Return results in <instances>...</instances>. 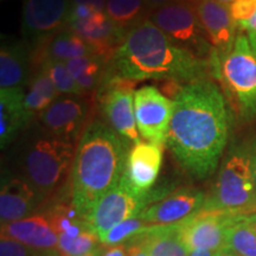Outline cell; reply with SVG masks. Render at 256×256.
Here are the masks:
<instances>
[{"label": "cell", "instance_id": "f6af8a7d", "mask_svg": "<svg viewBox=\"0 0 256 256\" xmlns=\"http://www.w3.org/2000/svg\"><path fill=\"white\" fill-rule=\"evenodd\" d=\"M217 2H220V4H222V5L228 6V8H229V6L234 2V0H217Z\"/></svg>", "mask_w": 256, "mask_h": 256}, {"label": "cell", "instance_id": "f1b7e54d", "mask_svg": "<svg viewBox=\"0 0 256 256\" xmlns=\"http://www.w3.org/2000/svg\"><path fill=\"white\" fill-rule=\"evenodd\" d=\"M152 226H153L147 223L139 214L138 216H134L132 218L124 220V222L112 228L104 238H101V243L107 247L126 243L133 238H136V236L148 232Z\"/></svg>", "mask_w": 256, "mask_h": 256}, {"label": "cell", "instance_id": "ffe728a7", "mask_svg": "<svg viewBox=\"0 0 256 256\" xmlns=\"http://www.w3.org/2000/svg\"><path fill=\"white\" fill-rule=\"evenodd\" d=\"M24 89H0V146L4 150L30 124L24 106Z\"/></svg>", "mask_w": 256, "mask_h": 256}, {"label": "cell", "instance_id": "ee69618b", "mask_svg": "<svg viewBox=\"0 0 256 256\" xmlns=\"http://www.w3.org/2000/svg\"><path fill=\"white\" fill-rule=\"evenodd\" d=\"M248 38H249V42H250V46L252 48V50H254L255 56H256V37H248Z\"/></svg>", "mask_w": 256, "mask_h": 256}, {"label": "cell", "instance_id": "e575fe53", "mask_svg": "<svg viewBox=\"0 0 256 256\" xmlns=\"http://www.w3.org/2000/svg\"><path fill=\"white\" fill-rule=\"evenodd\" d=\"M72 5H86L98 11L106 12V2L107 0H70Z\"/></svg>", "mask_w": 256, "mask_h": 256}, {"label": "cell", "instance_id": "60d3db41", "mask_svg": "<svg viewBox=\"0 0 256 256\" xmlns=\"http://www.w3.org/2000/svg\"><path fill=\"white\" fill-rule=\"evenodd\" d=\"M104 248H106V246L101 244V246H98V248L92 249V252H87V254H84L82 256H102V254H104Z\"/></svg>", "mask_w": 256, "mask_h": 256}, {"label": "cell", "instance_id": "484cf974", "mask_svg": "<svg viewBox=\"0 0 256 256\" xmlns=\"http://www.w3.org/2000/svg\"><path fill=\"white\" fill-rule=\"evenodd\" d=\"M104 58L98 55H88L66 60L69 72L78 87L87 94L100 83Z\"/></svg>", "mask_w": 256, "mask_h": 256}, {"label": "cell", "instance_id": "9c48e42d", "mask_svg": "<svg viewBox=\"0 0 256 256\" xmlns=\"http://www.w3.org/2000/svg\"><path fill=\"white\" fill-rule=\"evenodd\" d=\"M98 98L107 124L128 145L142 142L134 113L136 82L115 75L106 78Z\"/></svg>", "mask_w": 256, "mask_h": 256}, {"label": "cell", "instance_id": "83f0119b", "mask_svg": "<svg viewBox=\"0 0 256 256\" xmlns=\"http://www.w3.org/2000/svg\"><path fill=\"white\" fill-rule=\"evenodd\" d=\"M46 70L49 78L52 81L57 92L60 95H72V96H83L84 92L78 87L75 80L69 72L66 62L62 60H44L40 64Z\"/></svg>", "mask_w": 256, "mask_h": 256}, {"label": "cell", "instance_id": "ab89813d", "mask_svg": "<svg viewBox=\"0 0 256 256\" xmlns=\"http://www.w3.org/2000/svg\"><path fill=\"white\" fill-rule=\"evenodd\" d=\"M215 252L211 250H206V249H196V250L190 252L188 256H214Z\"/></svg>", "mask_w": 256, "mask_h": 256}, {"label": "cell", "instance_id": "9a60e30c", "mask_svg": "<svg viewBox=\"0 0 256 256\" xmlns=\"http://www.w3.org/2000/svg\"><path fill=\"white\" fill-rule=\"evenodd\" d=\"M80 98L62 96L42 112L37 118L43 130L60 139L75 142L88 114V104Z\"/></svg>", "mask_w": 256, "mask_h": 256}, {"label": "cell", "instance_id": "bcb514c9", "mask_svg": "<svg viewBox=\"0 0 256 256\" xmlns=\"http://www.w3.org/2000/svg\"><path fill=\"white\" fill-rule=\"evenodd\" d=\"M186 2H196V0H186Z\"/></svg>", "mask_w": 256, "mask_h": 256}, {"label": "cell", "instance_id": "7bdbcfd3", "mask_svg": "<svg viewBox=\"0 0 256 256\" xmlns=\"http://www.w3.org/2000/svg\"><path fill=\"white\" fill-rule=\"evenodd\" d=\"M243 218L249 220V222L252 223H256V209L252 210L250 214H248V215H243Z\"/></svg>", "mask_w": 256, "mask_h": 256}, {"label": "cell", "instance_id": "52a82bcc", "mask_svg": "<svg viewBox=\"0 0 256 256\" xmlns=\"http://www.w3.org/2000/svg\"><path fill=\"white\" fill-rule=\"evenodd\" d=\"M150 19L177 46L200 60L206 55L209 46L204 38L206 32L191 2L174 0L153 11Z\"/></svg>", "mask_w": 256, "mask_h": 256}, {"label": "cell", "instance_id": "d590c367", "mask_svg": "<svg viewBox=\"0 0 256 256\" xmlns=\"http://www.w3.org/2000/svg\"><path fill=\"white\" fill-rule=\"evenodd\" d=\"M238 28L240 31L247 32L248 37H256V11L247 22L238 25Z\"/></svg>", "mask_w": 256, "mask_h": 256}, {"label": "cell", "instance_id": "e0dca14e", "mask_svg": "<svg viewBox=\"0 0 256 256\" xmlns=\"http://www.w3.org/2000/svg\"><path fill=\"white\" fill-rule=\"evenodd\" d=\"M200 23L210 43L224 55L232 49L235 42V22L228 6L217 0H196L192 2Z\"/></svg>", "mask_w": 256, "mask_h": 256}, {"label": "cell", "instance_id": "8d00e7d4", "mask_svg": "<svg viewBox=\"0 0 256 256\" xmlns=\"http://www.w3.org/2000/svg\"><path fill=\"white\" fill-rule=\"evenodd\" d=\"M147 6H148L150 8H151V11H156V10H158L160 8H162V6L168 5V2H174V0H145Z\"/></svg>", "mask_w": 256, "mask_h": 256}, {"label": "cell", "instance_id": "6da1fadb", "mask_svg": "<svg viewBox=\"0 0 256 256\" xmlns=\"http://www.w3.org/2000/svg\"><path fill=\"white\" fill-rule=\"evenodd\" d=\"M229 139V114L220 88L200 78L182 86L174 98L166 145L178 164L196 179L218 168Z\"/></svg>", "mask_w": 256, "mask_h": 256}, {"label": "cell", "instance_id": "603a6c76", "mask_svg": "<svg viewBox=\"0 0 256 256\" xmlns=\"http://www.w3.org/2000/svg\"><path fill=\"white\" fill-rule=\"evenodd\" d=\"M60 98L58 92L46 70L40 66V70L32 76L28 92H25L24 106L28 116L40 115L49 106Z\"/></svg>", "mask_w": 256, "mask_h": 256}, {"label": "cell", "instance_id": "1f68e13d", "mask_svg": "<svg viewBox=\"0 0 256 256\" xmlns=\"http://www.w3.org/2000/svg\"><path fill=\"white\" fill-rule=\"evenodd\" d=\"M151 229L126 242L128 256H151V236H150Z\"/></svg>", "mask_w": 256, "mask_h": 256}, {"label": "cell", "instance_id": "44dd1931", "mask_svg": "<svg viewBox=\"0 0 256 256\" xmlns=\"http://www.w3.org/2000/svg\"><path fill=\"white\" fill-rule=\"evenodd\" d=\"M88 55H95L92 46L78 34L64 28L44 43L40 44V48L32 55V62L40 66L48 60L66 62Z\"/></svg>", "mask_w": 256, "mask_h": 256}, {"label": "cell", "instance_id": "d6a6232c", "mask_svg": "<svg viewBox=\"0 0 256 256\" xmlns=\"http://www.w3.org/2000/svg\"><path fill=\"white\" fill-rule=\"evenodd\" d=\"M32 249L23 243L2 235L0 238V256H28Z\"/></svg>", "mask_w": 256, "mask_h": 256}, {"label": "cell", "instance_id": "30bf717a", "mask_svg": "<svg viewBox=\"0 0 256 256\" xmlns=\"http://www.w3.org/2000/svg\"><path fill=\"white\" fill-rule=\"evenodd\" d=\"M134 113L140 136L147 142L164 147L174 114V100L154 86H145L134 92Z\"/></svg>", "mask_w": 256, "mask_h": 256}, {"label": "cell", "instance_id": "d6986e66", "mask_svg": "<svg viewBox=\"0 0 256 256\" xmlns=\"http://www.w3.org/2000/svg\"><path fill=\"white\" fill-rule=\"evenodd\" d=\"M2 235L23 243L32 250L57 249L58 235L48 215H32L2 224Z\"/></svg>", "mask_w": 256, "mask_h": 256}, {"label": "cell", "instance_id": "f546056e", "mask_svg": "<svg viewBox=\"0 0 256 256\" xmlns=\"http://www.w3.org/2000/svg\"><path fill=\"white\" fill-rule=\"evenodd\" d=\"M101 244V240L98 234L89 228L74 238L58 236L57 250L60 256H82Z\"/></svg>", "mask_w": 256, "mask_h": 256}, {"label": "cell", "instance_id": "4dcf8cb0", "mask_svg": "<svg viewBox=\"0 0 256 256\" xmlns=\"http://www.w3.org/2000/svg\"><path fill=\"white\" fill-rule=\"evenodd\" d=\"M229 11L238 28V25L247 22L254 14L256 0H234L232 4L229 6Z\"/></svg>", "mask_w": 256, "mask_h": 256}, {"label": "cell", "instance_id": "7402d4cb", "mask_svg": "<svg viewBox=\"0 0 256 256\" xmlns=\"http://www.w3.org/2000/svg\"><path fill=\"white\" fill-rule=\"evenodd\" d=\"M30 68V55L24 44L2 43L0 50V89H23Z\"/></svg>", "mask_w": 256, "mask_h": 256}, {"label": "cell", "instance_id": "74e56055", "mask_svg": "<svg viewBox=\"0 0 256 256\" xmlns=\"http://www.w3.org/2000/svg\"><path fill=\"white\" fill-rule=\"evenodd\" d=\"M28 256H60L57 249H48V250H31Z\"/></svg>", "mask_w": 256, "mask_h": 256}, {"label": "cell", "instance_id": "4fadbf2b", "mask_svg": "<svg viewBox=\"0 0 256 256\" xmlns=\"http://www.w3.org/2000/svg\"><path fill=\"white\" fill-rule=\"evenodd\" d=\"M206 196L192 188H182L146 206L140 216L151 226H174L203 210Z\"/></svg>", "mask_w": 256, "mask_h": 256}, {"label": "cell", "instance_id": "7c38bea8", "mask_svg": "<svg viewBox=\"0 0 256 256\" xmlns=\"http://www.w3.org/2000/svg\"><path fill=\"white\" fill-rule=\"evenodd\" d=\"M70 8V0H24V37L38 46L44 43L66 28Z\"/></svg>", "mask_w": 256, "mask_h": 256}, {"label": "cell", "instance_id": "3957f363", "mask_svg": "<svg viewBox=\"0 0 256 256\" xmlns=\"http://www.w3.org/2000/svg\"><path fill=\"white\" fill-rule=\"evenodd\" d=\"M128 146L100 120L83 130L72 168V204L86 220L98 200L120 183Z\"/></svg>", "mask_w": 256, "mask_h": 256}, {"label": "cell", "instance_id": "2e32d148", "mask_svg": "<svg viewBox=\"0 0 256 256\" xmlns=\"http://www.w3.org/2000/svg\"><path fill=\"white\" fill-rule=\"evenodd\" d=\"M66 28L83 38L94 50L95 55L104 60H112L127 34V30L118 26L106 12L101 11L95 12L86 20L66 23Z\"/></svg>", "mask_w": 256, "mask_h": 256}, {"label": "cell", "instance_id": "4316f807", "mask_svg": "<svg viewBox=\"0 0 256 256\" xmlns=\"http://www.w3.org/2000/svg\"><path fill=\"white\" fill-rule=\"evenodd\" d=\"M226 248L238 256H256V223L240 217L229 226Z\"/></svg>", "mask_w": 256, "mask_h": 256}, {"label": "cell", "instance_id": "7a4b0ae2", "mask_svg": "<svg viewBox=\"0 0 256 256\" xmlns=\"http://www.w3.org/2000/svg\"><path fill=\"white\" fill-rule=\"evenodd\" d=\"M112 64L118 76L132 82L164 80L186 84L206 74V60L172 43L150 18L127 31Z\"/></svg>", "mask_w": 256, "mask_h": 256}, {"label": "cell", "instance_id": "cb8c5ba5", "mask_svg": "<svg viewBox=\"0 0 256 256\" xmlns=\"http://www.w3.org/2000/svg\"><path fill=\"white\" fill-rule=\"evenodd\" d=\"M106 14L118 26L130 30L145 20L152 11L145 0H107Z\"/></svg>", "mask_w": 256, "mask_h": 256}, {"label": "cell", "instance_id": "ac0fdd59", "mask_svg": "<svg viewBox=\"0 0 256 256\" xmlns=\"http://www.w3.org/2000/svg\"><path fill=\"white\" fill-rule=\"evenodd\" d=\"M43 197L23 177L2 178L0 190V220L6 224L31 216Z\"/></svg>", "mask_w": 256, "mask_h": 256}, {"label": "cell", "instance_id": "5bb4252c", "mask_svg": "<svg viewBox=\"0 0 256 256\" xmlns=\"http://www.w3.org/2000/svg\"><path fill=\"white\" fill-rule=\"evenodd\" d=\"M164 147L147 142H139L130 147L122 183L139 194H146L158 179L162 165Z\"/></svg>", "mask_w": 256, "mask_h": 256}, {"label": "cell", "instance_id": "836d02e7", "mask_svg": "<svg viewBox=\"0 0 256 256\" xmlns=\"http://www.w3.org/2000/svg\"><path fill=\"white\" fill-rule=\"evenodd\" d=\"M102 256H128L127 243L106 247Z\"/></svg>", "mask_w": 256, "mask_h": 256}, {"label": "cell", "instance_id": "d4e9b609", "mask_svg": "<svg viewBox=\"0 0 256 256\" xmlns=\"http://www.w3.org/2000/svg\"><path fill=\"white\" fill-rule=\"evenodd\" d=\"M151 256H188L190 252L184 244L179 232V224L154 226L150 232Z\"/></svg>", "mask_w": 256, "mask_h": 256}, {"label": "cell", "instance_id": "ba28073f", "mask_svg": "<svg viewBox=\"0 0 256 256\" xmlns=\"http://www.w3.org/2000/svg\"><path fill=\"white\" fill-rule=\"evenodd\" d=\"M162 197L165 196L156 190L146 194H136L120 182L98 200L87 216V220L101 240L115 226L138 216L146 206Z\"/></svg>", "mask_w": 256, "mask_h": 256}, {"label": "cell", "instance_id": "8fae6325", "mask_svg": "<svg viewBox=\"0 0 256 256\" xmlns=\"http://www.w3.org/2000/svg\"><path fill=\"white\" fill-rule=\"evenodd\" d=\"M242 215L226 211L202 210L179 223V232L188 252L206 249L214 252L226 247V232L230 226Z\"/></svg>", "mask_w": 256, "mask_h": 256}, {"label": "cell", "instance_id": "277c9868", "mask_svg": "<svg viewBox=\"0 0 256 256\" xmlns=\"http://www.w3.org/2000/svg\"><path fill=\"white\" fill-rule=\"evenodd\" d=\"M256 209V188L250 144L230 147L204 203V211L248 215Z\"/></svg>", "mask_w": 256, "mask_h": 256}, {"label": "cell", "instance_id": "f35d334b", "mask_svg": "<svg viewBox=\"0 0 256 256\" xmlns=\"http://www.w3.org/2000/svg\"><path fill=\"white\" fill-rule=\"evenodd\" d=\"M252 171H254L255 179V188H256V139L252 142Z\"/></svg>", "mask_w": 256, "mask_h": 256}, {"label": "cell", "instance_id": "8992f818", "mask_svg": "<svg viewBox=\"0 0 256 256\" xmlns=\"http://www.w3.org/2000/svg\"><path fill=\"white\" fill-rule=\"evenodd\" d=\"M220 76L238 106L243 120L256 118V56L248 36H236L228 52L220 57Z\"/></svg>", "mask_w": 256, "mask_h": 256}, {"label": "cell", "instance_id": "5b68a950", "mask_svg": "<svg viewBox=\"0 0 256 256\" xmlns=\"http://www.w3.org/2000/svg\"><path fill=\"white\" fill-rule=\"evenodd\" d=\"M74 142L43 134L32 138L25 145L22 156L23 178L46 197L56 191L68 176L75 158Z\"/></svg>", "mask_w": 256, "mask_h": 256}, {"label": "cell", "instance_id": "b9f144b4", "mask_svg": "<svg viewBox=\"0 0 256 256\" xmlns=\"http://www.w3.org/2000/svg\"><path fill=\"white\" fill-rule=\"evenodd\" d=\"M214 256H238V255H236L235 252H232V250H229L228 248L224 247L222 249H220L218 252H216Z\"/></svg>", "mask_w": 256, "mask_h": 256}]
</instances>
